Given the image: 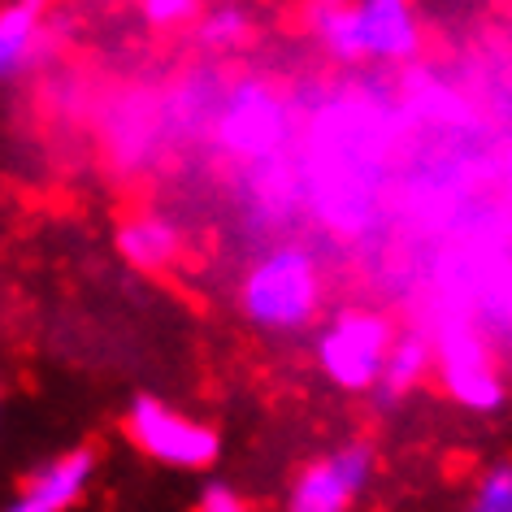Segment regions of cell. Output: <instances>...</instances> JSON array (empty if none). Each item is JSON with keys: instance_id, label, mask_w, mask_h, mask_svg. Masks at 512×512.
Returning <instances> with one entry per match:
<instances>
[{"instance_id": "9a60e30c", "label": "cell", "mask_w": 512, "mask_h": 512, "mask_svg": "<svg viewBox=\"0 0 512 512\" xmlns=\"http://www.w3.org/2000/svg\"><path fill=\"white\" fill-rule=\"evenodd\" d=\"M196 512H252V504L235 491V486L213 482V486H204V495H200Z\"/></svg>"}, {"instance_id": "8992f818", "label": "cell", "mask_w": 512, "mask_h": 512, "mask_svg": "<svg viewBox=\"0 0 512 512\" xmlns=\"http://www.w3.org/2000/svg\"><path fill=\"white\" fill-rule=\"evenodd\" d=\"M356 57L404 66L421 53V18L413 0H352Z\"/></svg>"}, {"instance_id": "52a82bcc", "label": "cell", "mask_w": 512, "mask_h": 512, "mask_svg": "<svg viewBox=\"0 0 512 512\" xmlns=\"http://www.w3.org/2000/svg\"><path fill=\"white\" fill-rule=\"evenodd\" d=\"M287 131V113L278 105V96L261 83H243L230 105L217 118V144L239 157H265Z\"/></svg>"}, {"instance_id": "5b68a950", "label": "cell", "mask_w": 512, "mask_h": 512, "mask_svg": "<svg viewBox=\"0 0 512 512\" xmlns=\"http://www.w3.org/2000/svg\"><path fill=\"white\" fill-rule=\"evenodd\" d=\"M369 478H374V452L365 443L335 447L330 456L300 469L287 495V512H352Z\"/></svg>"}, {"instance_id": "8fae6325", "label": "cell", "mask_w": 512, "mask_h": 512, "mask_svg": "<svg viewBox=\"0 0 512 512\" xmlns=\"http://www.w3.org/2000/svg\"><path fill=\"white\" fill-rule=\"evenodd\" d=\"M430 365H434V352H430L426 339L421 335H395L387 361H382V374L374 382L378 400L395 404V400H404V395H413L417 382L430 374Z\"/></svg>"}, {"instance_id": "7c38bea8", "label": "cell", "mask_w": 512, "mask_h": 512, "mask_svg": "<svg viewBox=\"0 0 512 512\" xmlns=\"http://www.w3.org/2000/svg\"><path fill=\"white\" fill-rule=\"evenodd\" d=\"M252 31V14L235 0H222V5H209L204 14L196 18V40L204 48H213V53H230V48H239L248 40Z\"/></svg>"}, {"instance_id": "7a4b0ae2", "label": "cell", "mask_w": 512, "mask_h": 512, "mask_svg": "<svg viewBox=\"0 0 512 512\" xmlns=\"http://www.w3.org/2000/svg\"><path fill=\"white\" fill-rule=\"evenodd\" d=\"M395 330L374 309H343L317 335V365L343 391H374Z\"/></svg>"}, {"instance_id": "9c48e42d", "label": "cell", "mask_w": 512, "mask_h": 512, "mask_svg": "<svg viewBox=\"0 0 512 512\" xmlns=\"http://www.w3.org/2000/svg\"><path fill=\"white\" fill-rule=\"evenodd\" d=\"M48 5L53 0H5L0 5V79H18L35 66Z\"/></svg>"}, {"instance_id": "277c9868", "label": "cell", "mask_w": 512, "mask_h": 512, "mask_svg": "<svg viewBox=\"0 0 512 512\" xmlns=\"http://www.w3.org/2000/svg\"><path fill=\"white\" fill-rule=\"evenodd\" d=\"M430 352L456 404L473 408V413H495L504 404V378L491 361V348L469 322H443L439 343H430Z\"/></svg>"}, {"instance_id": "5bb4252c", "label": "cell", "mask_w": 512, "mask_h": 512, "mask_svg": "<svg viewBox=\"0 0 512 512\" xmlns=\"http://www.w3.org/2000/svg\"><path fill=\"white\" fill-rule=\"evenodd\" d=\"M139 14H144L152 27H187V22L200 18V0H139Z\"/></svg>"}, {"instance_id": "4fadbf2b", "label": "cell", "mask_w": 512, "mask_h": 512, "mask_svg": "<svg viewBox=\"0 0 512 512\" xmlns=\"http://www.w3.org/2000/svg\"><path fill=\"white\" fill-rule=\"evenodd\" d=\"M465 512H512V460H499L482 473Z\"/></svg>"}, {"instance_id": "ba28073f", "label": "cell", "mask_w": 512, "mask_h": 512, "mask_svg": "<svg viewBox=\"0 0 512 512\" xmlns=\"http://www.w3.org/2000/svg\"><path fill=\"white\" fill-rule=\"evenodd\" d=\"M92 473H96V456L87 452V447L61 452L22 482V491L9 499L5 512H70L83 499Z\"/></svg>"}, {"instance_id": "6da1fadb", "label": "cell", "mask_w": 512, "mask_h": 512, "mask_svg": "<svg viewBox=\"0 0 512 512\" xmlns=\"http://www.w3.org/2000/svg\"><path fill=\"white\" fill-rule=\"evenodd\" d=\"M317 309H322V270H317V256L300 243L270 248L243 274L239 313L256 330L291 335V330L309 326Z\"/></svg>"}, {"instance_id": "30bf717a", "label": "cell", "mask_w": 512, "mask_h": 512, "mask_svg": "<svg viewBox=\"0 0 512 512\" xmlns=\"http://www.w3.org/2000/svg\"><path fill=\"white\" fill-rule=\"evenodd\" d=\"M178 226L161 213H135L118 226V256L144 274H161L178 261Z\"/></svg>"}, {"instance_id": "3957f363", "label": "cell", "mask_w": 512, "mask_h": 512, "mask_svg": "<svg viewBox=\"0 0 512 512\" xmlns=\"http://www.w3.org/2000/svg\"><path fill=\"white\" fill-rule=\"evenodd\" d=\"M126 434L144 456L161 460V465L174 469H209L217 460V430L204 426V421L187 417L183 408L152 400V395H139L126 413Z\"/></svg>"}]
</instances>
